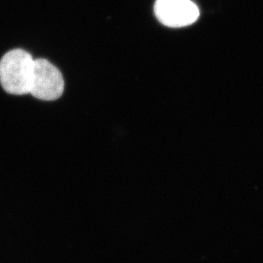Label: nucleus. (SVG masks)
Instances as JSON below:
<instances>
[{
	"instance_id": "obj_1",
	"label": "nucleus",
	"mask_w": 263,
	"mask_h": 263,
	"mask_svg": "<svg viewBox=\"0 0 263 263\" xmlns=\"http://www.w3.org/2000/svg\"><path fill=\"white\" fill-rule=\"evenodd\" d=\"M34 59L28 51L15 49L9 51L0 61V83L8 93H30Z\"/></svg>"
},
{
	"instance_id": "obj_2",
	"label": "nucleus",
	"mask_w": 263,
	"mask_h": 263,
	"mask_svg": "<svg viewBox=\"0 0 263 263\" xmlns=\"http://www.w3.org/2000/svg\"><path fill=\"white\" fill-rule=\"evenodd\" d=\"M64 90V77L59 68L46 59L34 60L30 94L44 101H53L63 95Z\"/></svg>"
},
{
	"instance_id": "obj_3",
	"label": "nucleus",
	"mask_w": 263,
	"mask_h": 263,
	"mask_svg": "<svg viewBox=\"0 0 263 263\" xmlns=\"http://www.w3.org/2000/svg\"><path fill=\"white\" fill-rule=\"evenodd\" d=\"M155 15L160 23L168 28L192 25L199 17V9L192 0H157Z\"/></svg>"
}]
</instances>
